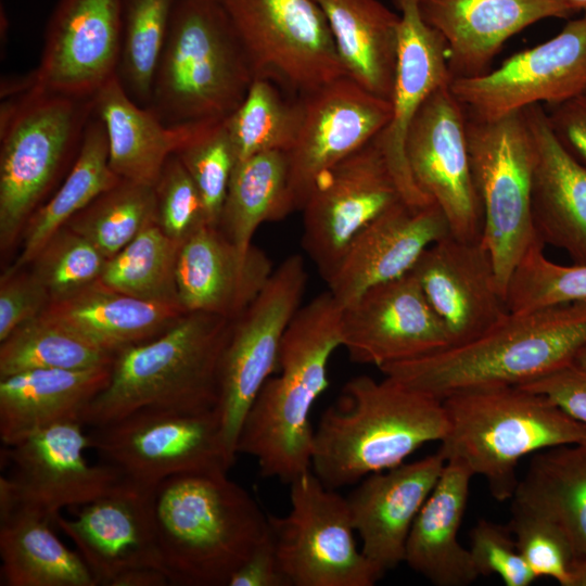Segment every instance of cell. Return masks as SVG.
<instances>
[{"mask_svg":"<svg viewBox=\"0 0 586 586\" xmlns=\"http://www.w3.org/2000/svg\"><path fill=\"white\" fill-rule=\"evenodd\" d=\"M586 345V300L509 311L479 336L380 371L440 400L455 393L519 386L574 362Z\"/></svg>","mask_w":586,"mask_h":586,"instance_id":"6da1fadb","label":"cell"},{"mask_svg":"<svg viewBox=\"0 0 586 586\" xmlns=\"http://www.w3.org/2000/svg\"><path fill=\"white\" fill-rule=\"evenodd\" d=\"M341 314L328 290L301 306L283 335L277 374L245 416L237 454L254 457L264 477L290 484L311 470V409L329 385V361L341 346Z\"/></svg>","mask_w":586,"mask_h":586,"instance_id":"7a4b0ae2","label":"cell"},{"mask_svg":"<svg viewBox=\"0 0 586 586\" xmlns=\"http://www.w3.org/2000/svg\"><path fill=\"white\" fill-rule=\"evenodd\" d=\"M447 430L442 400L390 377H354L314 430L311 471L339 489L404 463Z\"/></svg>","mask_w":586,"mask_h":586,"instance_id":"3957f363","label":"cell"},{"mask_svg":"<svg viewBox=\"0 0 586 586\" xmlns=\"http://www.w3.org/2000/svg\"><path fill=\"white\" fill-rule=\"evenodd\" d=\"M227 473L180 474L154 487L156 534L170 585L228 586L268 535V514Z\"/></svg>","mask_w":586,"mask_h":586,"instance_id":"277c9868","label":"cell"},{"mask_svg":"<svg viewBox=\"0 0 586 586\" xmlns=\"http://www.w3.org/2000/svg\"><path fill=\"white\" fill-rule=\"evenodd\" d=\"M231 321L184 313L160 335L118 351L106 386L81 422L100 426L142 409L201 412L218 402L219 361Z\"/></svg>","mask_w":586,"mask_h":586,"instance_id":"5b68a950","label":"cell"},{"mask_svg":"<svg viewBox=\"0 0 586 586\" xmlns=\"http://www.w3.org/2000/svg\"><path fill=\"white\" fill-rule=\"evenodd\" d=\"M253 73L220 0H175L149 107L169 127L222 123Z\"/></svg>","mask_w":586,"mask_h":586,"instance_id":"8992f818","label":"cell"},{"mask_svg":"<svg viewBox=\"0 0 586 586\" xmlns=\"http://www.w3.org/2000/svg\"><path fill=\"white\" fill-rule=\"evenodd\" d=\"M442 402L448 430L437 451L484 477L498 501L512 499L523 457L586 438V424L521 386L470 390Z\"/></svg>","mask_w":586,"mask_h":586,"instance_id":"52a82bcc","label":"cell"},{"mask_svg":"<svg viewBox=\"0 0 586 586\" xmlns=\"http://www.w3.org/2000/svg\"><path fill=\"white\" fill-rule=\"evenodd\" d=\"M92 98L37 87L5 98L0 110V244L4 251L26 227L64 165L76 158Z\"/></svg>","mask_w":586,"mask_h":586,"instance_id":"ba28073f","label":"cell"},{"mask_svg":"<svg viewBox=\"0 0 586 586\" xmlns=\"http://www.w3.org/2000/svg\"><path fill=\"white\" fill-rule=\"evenodd\" d=\"M467 143L482 202V242L506 300L510 278L536 238L531 212L533 145L523 111L493 120L467 116Z\"/></svg>","mask_w":586,"mask_h":586,"instance_id":"9c48e42d","label":"cell"},{"mask_svg":"<svg viewBox=\"0 0 586 586\" xmlns=\"http://www.w3.org/2000/svg\"><path fill=\"white\" fill-rule=\"evenodd\" d=\"M99 460L146 487L180 474L228 472L234 463L217 408L142 409L88 431Z\"/></svg>","mask_w":586,"mask_h":586,"instance_id":"30bf717a","label":"cell"},{"mask_svg":"<svg viewBox=\"0 0 586 586\" xmlns=\"http://www.w3.org/2000/svg\"><path fill=\"white\" fill-rule=\"evenodd\" d=\"M290 586H373L384 575L358 547L347 499L311 470L290 483V510L268 514Z\"/></svg>","mask_w":586,"mask_h":586,"instance_id":"8fae6325","label":"cell"},{"mask_svg":"<svg viewBox=\"0 0 586 586\" xmlns=\"http://www.w3.org/2000/svg\"><path fill=\"white\" fill-rule=\"evenodd\" d=\"M254 79L293 98L346 76L327 18L314 0H220Z\"/></svg>","mask_w":586,"mask_h":586,"instance_id":"7c38bea8","label":"cell"},{"mask_svg":"<svg viewBox=\"0 0 586 586\" xmlns=\"http://www.w3.org/2000/svg\"><path fill=\"white\" fill-rule=\"evenodd\" d=\"M306 281L303 257L288 256L253 303L231 321L219 361L216 408L234 460L245 416L265 382L277 372L281 342L301 308Z\"/></svg>","mask_w":586,"mask_h":586,"instance_id":"4fadbf2b","label":"cell"},{"mask_svg":"<svg viewBox=\"0 0 586 586\" xmlns=\"http://www.w3.org/2000/svg\"><path fill=\"white\" fill-rule=\"evenodd\" d=\"M154 487L124 481L105 495L59 513L54 524L76 546L97 586L170 585L158 546Z\"/></svg>","mask_w":586,"mask_h":586,"instance_id":"5bb4252c","label":"cell"},{"mask_svg":"<svg viewBox=\"0 0 586 586\" xmlns=\"http://www.w3.org/2000/svg\"><path fill=\"white\" fill-rule=\"evenodd\" d=\"M86 428L80 421L58 423L1 449L9 471L0 477V514L25 508L54 521L63 509L88 504L125 481L111 466L88 461Z\"/></svg>","mask_w":586,"mask_h":586,"instance_id":"9a60e30c","label":"cell"},{"mask_svg":"<svg viewBox=\"0 0 586 586\" xmlns=\"http://www.w3.org/2000/svg\"><path fill=\"white\" fill-rule=\"evenodd\" d=\"M467 113L450 89H436L407 132L405 152L419 190L443 212L454 238L482 240L484 213L467 143Z\"/></svg>","mask_w":586,"mask_h":586,"instance_id":"2e32d148","label":"cell"},{"mask_svg":"<svg viewBox=\"0 0 586 586\" xmlns=\"http://www.w3.org/2000/svg\"><path fill=\"white\" fill-rule=\"evenodd\" d=\"M450 89L467 116L479 120L497 119L533 104H560L586 93V13L499 67L451 80Z\"/></svg>","mask_w":586,"mask_h":586,"instance_id":"e0dca14e","label":"cell"},{"mask_svg":"<svg viewBox=\"0 0 586 586\" xmlns=\"http://www.w3.org/2000/svg\"><path fill=\"white\" fill-rule=\"evenodd\" d=\"M399 201L400 192L375 138L317 179L302 208L303 246L324 280L353 239Z\"/></svg>","mask_w":586,"mask_h":586,"instance_id":"ac0fdd59","label":"cell"},{"mask_svg":"<svg viewBox=\"0 0 586 586\" xmlns=\"http://www.w3.org/2000/svg\"><path fill=\"white\" fill-rule=\"evenodd\" d=\"M301 99V129L286 152L295 211L303 208L317 179L374 139L392 114L391 101L367 91L347 76Z\"/></svg>","mask_w":586,"mask_h":586,"instance_id":"d6986e66","label":"cell"},{"mask_svg":"<svg viewBox=\"0 0 586 586\" xmlns=\"http://www.w3.org/2000/svg\"><path fill=\"white\" fill-rule=\"evenodd\" d=\"M123 38V0H59L48 21L33 86L92 98L116 75Z\"/></svg>","mask_w":586,"mask_h":586,"instance_id":"ffe728a7","label":"cell"},{"mask_svg":"<svg viewBox=\"0 0 586 586\" xmlns=\"http://www.w3.org/2000/svg\"><path fill=\"white\" fill-rule=\"evenodd\" d=\"M341 346L358 364L379 369L450 345L448 333L409 272L374 285L342 308Z\"/></svg>","mask_w":586,"mask_h":586,"instance_id":"44dd1931","label":"cell"},{"mask_svg":"<svg viewBox=\"0 0 586 586\" xmlns=\"http://www.w3.org/2000/svg\"><path fill=\"white\" fill-rule=\"evenodd\" d=\"M410 272L443 322L450 345L479 336L509 313L482 240L464 242L449 234L431 244Z\"/></svg>","mask_w":586,"mask_h":586,"instance_id":"7402d4cb","label":"cell"},{"mask_svg":"<svg viewBox=\"0 0 586 586\" xmlns=\"http://www.w3.org/2000/svg\"><path fill=\"white\" fill-rule=\"evenodd\" d=\"M400 15L399 41L388 124L375 137L403 201L412 207L434 203L417 187L406 158L409 127L425 100L451 82L447 48L441 35L424 23L418 0H392Z\"/></svg>","mask_w":586,"mask_h":586,"instance_id":"603a6c76","label":"cell"},{"mask_svg":"<svg viewBox=\"0 0 586 586\" xmlns=\"http://www.w3.org/2000/svg\"><path fill=\"white\" fill-rule=\"evenodd\" d=\"M449 234L435 203L412 207L399 201L353 239L326 280L328 291L343 308L370 288L409 273L431 244Z\"/></svg>","mask_w":586,"mask_h":586,"instance_id":"cb8c5ba5","label":"cell"},{"mask_svg":"<svg viewBox=\"0 0 586 586\" xmlns=\"http://www.w3.org/2000/svg\"><path fill=\"white\" fill-rule=\"evenodd\" d=\"M418 9L446 43L451 80L488 73L505 42L527 26L577 13L568 0H418Z\"/></svg>","mask_w":586,"mask_h":586,"instance_id":"d4e9b609","label":"cell"},{"mask_svg":"<svg viewBox=\"0 0 586 586\" xmlns=\"http://www.w3.org/2000/svg\"><path fill=\"white\" fill-rule=\"evenodd\" d=\"M445 463L440 451L404 462L366 476L346 497L360 548L381 572L404 562L412 524Z\"/></svg>","mask_w":586,"mask_h":586,"instance_id":"484cf974","label":"cell"},{"mask_svg":"<svg viewBox=\"0 0 586 586\" xmlns=\"http://www.w3.org/2000/svg\"><path fill=\"white\" fill-rule=\"evenodd\" d=\"M273 269L267 254L241 250L218 228L206 225L179 249L178 302L187 313L237 319L258 296Z\"/></svg>","mask_w":586,"mask_h":586,"instance_id":"4316f807","label":"cell"},{"mask_svg":"<svg viewBox=\"0 0 586 586\" xmlns=\"http://www.w3.org/2000/svg\"><path fill=\"white\" fill-rule=\"evenodd\" d=\"M533 145L531 212L535 237L586 264V164L553 132L543 104L522 110Z\"/></svg>","mask_w":586,"mask_h":586,"instance_id":"83f0119b","label":"cell"},{"mask_svg":"<svg viewBox=\"0 0 586 586\" xmlns=\"http://www.w3.org/2000/svg\"><path fill=\"white\" fill-rule=\"evenodd\" d=\"M93 103L94 113L106 130L111 169L120 179L149 186L156 183L171 154L217 125L169 127L149 107L137 104L117 75L98 90Z\"/></svg>","mask_w":586,"mask_h":586,"instance_id":"f1b7e54d","label":"cell"},{"mask_svg":"<svg viewBox=\"0 0 586 586\" xmlns=\"http://www.w3.org/2000/svg\"><path fill=\"white\" fill-rule=\"evenodd\" d=\"M472 476L460 462L446 461L410 530L404 562L433 585L466 586L480 576L458 538Z\"/></svg>","mask_w":586,"mask_h":586,"instance_id":"f546056e","label":"cell"},{"mask_svg":"<svg viewBox=\"0 0 586 586\" xmlns=\"http://www.w3.org/2000/svg\"><path fill=\"white\" fill-rule=\"evenodd\" d=\"M111 368L38 369L0 378L3 446L58 423L81 422L87 407L106 386Z\"/></svg>","mask_w":586,"mask_h":586,"instance_id":"4dcf8cb0","label":"cell"},{"mask_svg":"<svg viewBox=\"0 0 586 586\" xmlns=\"http://www.w3.org/2000/svg\"><path fill=\"white\" fill-rule=\"evenodd\" d=\"M184 313L180 304L141 300L98 281L69 297L50 302L41 315L115 355L160 335Z\"/></svg>","mask_w":586,"mask_h":586,"instance_id":"1f68e13d","label":"cell"},{"mask_svg":"<svg viewBox=\"0 0 586 586\" xmlns=\"http://www.w3.org/2000/svg\"><path fill=\"white\" fill-rule=\"evenodd\" d=\"M329 24L347 77L391 100L400 15L379 0H314Z\"/></svg>","mask_w":586,"mask_h":586,"instance_id":"d6a6232c","label":"cell"},{"mask_svg":"<svg viewBox=\"0 0 586 586\" xmlns=\"http://www.w3.org/2000/svg\"><path fill=\"white\" fill-rule=\"evenodd\" d=\"M53 523L25 508L0 514L2 586H97L78 551L56 536Z\"/></svg>","mask_w":586,"mask_h":586,"instance_id":"836d02e7","label":"cell"},{"mask_svg":"<svg viewBox=\"0 0 586 586\" xmlns=\"http://www.w3.org/2000/svg\"><path fill=\"white\" fill-rule=\"evenodd\" d=\"M512 502L547 517L575 559L586 557V438L535 453Z\"/></svg>","mask_w":586,"mask_h":586,"instance_id":"e575fe53","label":"cell"},{"mask_svg":"<svg viewBox=\"0 0 586 586\" xmlns=\"http://www.w3.org/2000/svg\"><path fill=\"white\" fill-rule=\"evenodd\" d=\"M120 180L110 167L106 130L93 111L86 126L78 154L65 180L53 196L29 218L23 250L3 276L15 273L25 265L33 263L54 233Z\"/></svg>","mask_w":586,"mask_h":586,"instance_id":"d590c367","label":"cell"},{"mask_svg":"<svg viewBox=\"0 0 586 586\" xmlns=\"http://www.w3.org/2000/svg\"><path fill=\"white\" fill-rule=\"evenodd\" d=\"M285 152L259 153L235 164L218 228L241 250L250 249L255 231L294 212Z\"/></svg>","mask_w":586,"mask_h":586,"instance_id":"8d00e7d4","label":"cell"},{"mask_svg":"<svg viewBox=\"0 0 586 586\" xmlns=\"http://www.w3.org/2000/svg\"><path fill=\"white\" fill-rule=\"evenodd\" d=\"M279 86L254 79L241 104L225 120L237 163L259 153L289 152L301 129L303 101Z\"/></svg>","mask_w":586,"mask_h":586,"instance_id":"74e56055","label":"cell"},{"mask_svg":"<svg viewBox=\"0 0 586 586\" xmlns=\"http://www.w3.org/2000/svg\"><path fill=\"white\" fill-rule=\"evenodd\" d=\"M0 343V378L38 369H95L111 366L115 356L42 315Z\"/></svg>","mask_w":586,"mask_h":586,"instance_id":"f35d334b","label":"cell"},{"mask_svg":"<svg viewBox=\"0 0 586 586\" xmlns=\"http://www.w3.org/2000/svg\"><path fill=\"white\" fill-rule=\"evenodd\" d=\"M179 249L180 244L154 222L107 258L99 281L141 300L179 304L176 282Z\"/></svg>","mask_w":586,"mask_h":586,"instance_id":"ab89813d","label":"cell"},{"mask_svg":"<svg viewBox=\"0 0 586 586\" xmlns=\"http://www.w3.org/2000/svg\"><path fill=\"white\" fill-rule=\"evenodd\" d=\"M154 222V186L122 179L76 214L66 226L111 258Z\"/></svg>","mask_w":586,"mask_h":586,"instance_id":"60d3db41","label":"cell"},{"mask_svg":"<svg viewBox=\"0 0 586 586\" xmlns=\"http://www.w3.org/2000/svg\"><path fill=\"white\" fill-rule=\"evenodd\" d=\"M175 0H123V38L116 75L139 105L150 103Z\"/></svg>","mask_w":586,"mask_h":586,"instance_id":"b9f144b4","label":"cell"},{"mask_svg":"<svg viewBox=\"0 0 586 586\" xmlns=\"http://www.w3.org/2000/svg\"><path fill=\"white\" fill-rule=\"evenodd\" d=\"M544 247L535 238L518 263L506 293L509 311L586 300V264L553 263L545 256Z\"/></svg>","mask_w":586,"mask_h":586,"instance_id":"7bdbcfd3","label":"cell"},{"mask_svg":"<svg viewBox=\"0 0 586 586\" xmlns=\"http://www.w3.org/2000/svg\"><path fill=\"white\" fill-rule=\"evenodd\" d=\"M106 260L90 241L64 226L49 239L33 260V273L53 302L69 297L98 282Z\"/></svg>","mask_w":586,"mask_h":586,"instance_id":"ee69618b","label":"cell"},{"mask_svg":"<svg viewBox=\"0 0 586 586\" xmlns=\"http://www.w3.org/2000/svg\"><path fill=\"white\" fill-rule=\"evenodd\" d=\"M176 154L201 194L208 225L218 227L230 178L237 164L224 122L204 130Z\"/></svg>","mask_w":586,"mask_h":586,"instance_id":"f6af8a7d","label":"cell"},{"mask_svg":"<svg viewBox=\"0 0 586 586\" xmlns=\"http://www.w3.org/2000/svg\"><path fill=\"white\" fill-rule=\"evenodd\" d=\"M518 550L534 573L570 586L575 555L564 533L547 517L513 504L507 524Z\"/></svg>","mask_w":586,"mask_h":586,"instance_id":"bcb514c9","label":"cell"},{"mask_svg":"<svg viewBox=\"0 0 586 586\" xmlns=\"http://www.w3.org/2000/svg\"><path fill=\"white\" fill-rule=\"evenodd\" d=\"M156 224L180 245L208 225L201 194L176 153L165 162L154 184Z\"/></svg>","mask_w":586,"mask_h":586,"instance_id":"7dc6e473","label":"cell"},{"mask_svg":"<svg viewBox=\"0 0 586 586\" xmlns=\"http://www.w3.org/2000/svg\"><path fill=\"white\" fill-rule=\"evenodd\" d=\"M470 553L480 576L497 575L506 586H530L534 575L507 525L479 520L470 532Z\"/></svg>","mask_w":586,"mask_h":586,"instance_id":"c3c4849f","label":"cell"},{"mask_svg":"<svg viewBox=\"0 0 586 586\" xmlns=\"http://www.w3.org/2000/svg\"><path fill=\"white\" fill-rule=\"evenodd\" d=\"M51 302L43 284L31 272L1 277L0 342L15 329L40 316Z\"/></svg>","mask_w":586,"mask_h":586,"instance_id":"681fc988","label":"cell"},{"mask_svg":"<svg viewBox=\"0 0 586 586\" xmlns=\"http://www.w3.org/2000/svg\"><path fill=\"white\" fill-rule=\"evenodd\" d=\"M519 386L545 395L571 417L586 424V368L572 362Z\"/></svg>","mask_w":586,"mask_h":586,"instance_id":"f907efd6","label":"cell"},{"mask_svg":"<svg viewBox=\"0 0 586 586\" xmlns=\"http://www.w3.org/2000/svg\"><path fill=\"white\" fill-rule=\"evenodd\" d=\"M548 107V119L556 136L586 164V93Z\"/></svg>","mask_w":586,"mask_h":586,"instance_id":"816d5d0a","label":"cell"},{"mask_svg":"<svg viewBox=\"0 0 586 586\" xmlns=\"http://www.w3.org/2000/svg\"><path fill=\"white\" fill-rule=\"evenodd\" d=\"M228 586H290L281 570L270 531L234 572Z\"/></svg>","mask_w":586,"mask_h":586,"instance_id":"f5cc1de1","label":"cell"},{"mask_svg":"<svg viewBox=\"0 0 586 586\" xmlns=\"http://www.w3.org/2000/svg\"><path fill=\"white\" fill-rule=\"evenodd\" d=\"M570 586H586V557L574 560Z\"/></svg>","mask_w":586,"mask_h":586,"instance_id":"db71d44e","label":"cell"},{"mask_svg":"<svg viewBox=\"0 0 586 586\" xmlns=\"http://www.w3.org/2000/svg\"><path fill=\"white\" fill-rule=\"evenodd\" d=\"M574 364L583 368H586V345L576 355Z\"/></svg>","mask_w":586,"mask_h":586,"instance_id":"11a10c76","label":"cell"},{"mask_svg":"<svg viewBox=\"0 0 586 586\" xmlns=\"http://www.w3.org/2000/svg\"><path fill=\"white\" fill-rule=\"evenodd\" d=\"M577 12L586 13V0H568Z\"/></svg>","mask_w":586,"mask_h":586,"instance_id":"9f6ffc18","label":"cell"}]
</instances>
